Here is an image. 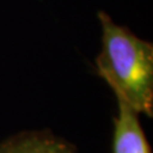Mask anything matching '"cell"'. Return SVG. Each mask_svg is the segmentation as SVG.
<instances>
[{"instance_id":"obj_1","label":"cell","mask_w":153,"mask_h":153,"mask_svg":"<svg viewBox=\"0 0 153 153\" xmlns=\"http://www.w3.org/2000/svg\"><path fill=\"white\" fill-rule=\"evenodd\" d=\"M102 50L96 60L97 73L116 97L124 100L138 115H153V45L119 26L100 12Z\"/></svg>"},{"instance_id":"obj_2","label":"cell","mask_w":153,"mask_h":153,"mask_svg":"<svg viewBox=\"0 0 153 153\" xmlns=\"http://www.w3.org/2000/svg\"><path fill=\"white\" fill-rule=\"evenodd\" d=\"M116 100L119 112L114 124L112 153H152L138 114L124 100Z\"/></svg>"},{"instance_id":"obj_3","label":"cell","mask_w":153,"mask_h":153,"mask_svg":"<svg viewBox=\"0 0 153 153\" xmlns=\"http://www.w3.org/2000/svg\"><path fill=\"white\" fill-rule=\"evenodd\" d=\"M0 153H76V149L50 131H25L0 143Z\"/></svg>"}]
</instances>
